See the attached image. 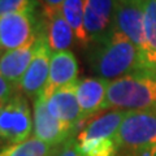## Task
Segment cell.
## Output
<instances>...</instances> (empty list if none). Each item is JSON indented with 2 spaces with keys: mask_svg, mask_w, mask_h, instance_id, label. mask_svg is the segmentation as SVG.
<instances>
[{
  "mask_svg": "<svg viewBox=\"0 0 156 156\" xmlns=\"http://www.w3.org/2000/svg\"><path fill=\"white\" fill-rule=\"evenodd\" d=\"M87 61L95 77L115 81L140 70V55L130 39L119 30L87 47Z\"/></svg>",
  "mask_w": 156,
  "mask_h": 156,
  "instance_id": "1",
  "label": "cell"
},
{
  "mask_svg": "<svg viewBox=\"0 0 156 156\" xmlns=\"http://www.w3.org/2000/svg\"><path fill=\"white\" fill-rule=\"evenodd\" d=\"M128 111L105 109L98 113L76 135V144L82 156H119L121 146L119 130Z\"/></svg>",
  "mask_w": 156,
  "mask_h": 156,
  "instance_id": "2",
  "label": "cell"
},
{
  "mask_svg": "<svg viewBox=\"0 0 156 156\" xmlns=\"http://www.w3.org/2000/svg\"><path fill=\"white\" fill-rule=\"evenodd\" d=\"M105 109H156V76L138 70L109 82L103 111Z\"/></svg>",
  "mask_w": 156,
  "mask_h": 156,
  "instance_id": "3",
  "label": "cell"
},
{
  "mask_svg": "<svg viewBox=\"0 0 156 156\" xmlns=\"http://www.w3.org/2000/svg\"><path fill=\"white\" fill-rule=\"evenodd\" d=\"M34 120L25 95L17 92L0 109V135L7 146L17 144L30 138Z\"/></svg>",
  "mask_w": 156,
  "mask_h": 156,
  "instance_id": "4",
  "label": "cell"
},
{
  "mask_svg": "<svg viewBox=\"0 0 156 156\" xmlns=\"http://www.w3.org/2000/svg\"><path fill=\"white\" fill-rule=\"evenodd\" d=\"M41 34V21L33 12L8 13L0 17L2 53L18 50L35 41Z\"/></svg>",
  "mask_w": 156,
  "mask_h": 156,
  "instance_id": "5",
  "label": "cell"
},
{
  "mask_svg": "<svg viewBox=\"0 0 156 156\" xmlns=\"http://www.w3.org/2000/svg\"><path fill=\"white\" fill-rule=\"evenodd\" d=\"M121 151L156 144V109L129 112L119 130Z\"/></svg>",
  "mask_w": 156,
  "mask_h": 156,
  "instance_id": "6",
  "label": "cell"
},
{
  "mask_svg": "<svg viewBox=\"0 0 156 156\" xmlns=\"http://www.w3.org/2000/svg\"><path fill=\"white\" fill-rule=\"evenodd\" d=\"M34 136H37L44 143L58 147L69 140L72 136H76L80 130L72 125L64 122L55 117L47 108V100L38 96L34 99Z\"/></svg>",
  "mask_w": 156,
  "mask_h": 156,
  "instance_id": "7",
  "label": "cell"
},
{
  "mask_svg": "<svg viewBox=\"0 0 156 156\" xmlns=\"http://www.w3.org/2000/svg\"><path fill=\"white\" fill-rule=\"evenodd\" d=\"M119 0H85V31L89 46L115 30Z\"/></svg>",
  "mask_w": 156,
  "mask_h": 156,
  "instance_id": "8",
  "label": "cell"
},
{
  "mask_svg": "<svg viewBox=\"0 0 156 156\" xmlns=\"http://www.w3.org/2000/svg\"><path fill=\"white\" fill-rule=\"evenodd\" d=\"M51 56L52 52L47 44V41L42 33L41 27V37L38 41L37 52L33 57L31 64L29 65L27 70L23 76L20 90L25 96L37 99L44 90L48 74H50V64H51Z\"/></svg>",
  "mask_w": 156,
  "mask_h": 156,
  "instance_id": "9",
  "label": "cell"
},
{
  "mask_svg": "<svg viewBox=\"0 0 156 156\" xmlns=\"http://www.w3.org/2000/svg\"><path fill=\"white\" fill-rule=\"evenodd\" d=\"M41 27L52 53L69 51L74 44L76 35L62 16L61 8L44 5Z\"/></svg>",
  "mask_w": 156,
  "mask_h": 156,
  "instance_id": "10",
  "label": "cell"
},
{
  "mask_svg": "<svg viewBox=\"0 0 156 156\" xmlns=\"http://www.w3.org/2000/svg\"><path fill=\"white\" fill-rule=\"evenodd\" d=\"M143 23H144V0H119L116 11L115 29L125 34L134 46L138 48L139 55L143 47Z\"/></svg>",
  "mask_w": 156,
  "mask_h": 156,
  "instance_id": "11",
  "label": "cell"
},
{
  "mask_svg": "<svg viewBox=\"0 0 156 156\" xmlns=\"http://www.w3.org/2000/svg\"><path fill=\"white\" fill-rule=\"evenodd\" d=\"M78 76V64L72 51L56 52L51 56L50 74L44 90L39 95L44 100H48L57 90L65 86L76 83Z\"/></svg>",
  "mask_w": 156,
  "mask_h": 156,
  "instance_id": "12",
  "label": "cell"
},
{
  "mask_svg": "<svg viewBox=\"0 0 156 156\" xmlns=\"http://www.w3.org/2000/svg\"><path fill=\"white\" fill-rule=\"evenodd\" d=\"M109 81L99 77H83L77 81V100L85 121L103 111Z\"/></svg>",
  "mask_w": 156,
  "mask_h": 156,
  "instance_id": "13",
  "label": "cell"
},
{
  "mask_svg": "<svg viewBox=\"0 0 156 156\" xmlns=\"http://www.w3.org/2000/svg\"><path fill=\"white\" fill-rule=\"evenodd\" d=\"M76 83L57 90L47 100V108L58 120L72 125L77 130H81V125L85 122V120L77 100Z\"/></svg>",
  "mask_w": 156,
  "mask_h": 156,
  "instance_id": "14",
  "label": "cell"
},
{
  "mask_svg": "<svg viewBox=\"0 0 156 156\" xmlns=\"http://www.w3.org/2000/svg\"><path fill=\"white\" fill-rule=\"evenodd\" d=\"M41 37V34H39ZM39 37L35 41L30 42L29 44L23 46L18 50L9 51L2 53V60H0V74L7 81H9L14 86L20 89L21 81L27 70L29 65L31 64L33 57L37 52Z\"/></svg>",
  "mask_w": 156,
  "mask_h": 156,
  "instance_id": "15",
  "label": "cell"
},
{
  "mask_svg": "<svg viewBox=\"0 0 156 156\" xmlns=\"http://www.w3.org/2000/svg\"><path fill=\"white\" fill-rule=\"evenodd\" d=\"M140 70L156 76V0H144L143 47Z\"/></svg>",
  "mask_w": 156,
  "mask_h": 156,
  "instance_id": "16",
  "label": "cell"
},
{
  "mask_svg": "<svg viewBox=\"0 0 156 156\" xmlns=\"http://www.w3.org/2000/svg\"><path fill=\"white\" fill-rule=\"evenodd\" d=\"M61 12L74 33L76 42L82 48H87L89 41L85 31V0H65L61 5Z\"/></svg>",
  "mask_w": 156,
  "mask_h": 156,
  "instance_id": "17",
  "label": "cell"
},
{
  "mask_svg": "<svg viewBox=\"0 0 156 156\" xmlns=\"http://www.w3.org/2000/svg\"><path fill=\"white\" fill-rule=\"evenodd\" d=\"M58 147H52L37 136H30L21 143L3 147L0 156H52L57 152Z\"/></svg>",
  "mask_w": 156,
  "mask_h": 156,
  "instance_id": "18",
  "label": "cell"
},
{
  "mask_svg": "<svg viewBox=\"0 0 156 156\" xmlns=\"http://www.w3.org/2000/svg\"><path fill=\"white\" fill-rule=\"evenodd\" d=\"M37 0H0V16L8 13L35 12Z\"/></svg>",
  "mask_w": 156,
  "mask_h": 156,
  "instance_id": "19",
  "label": "cell"
},
{
  "mask_svg": "<svg viewBox=\"0 0 156 156\" xmlns=\"http://www.w3.org/2000/svg\"><path fill=\"white\" fill-rule=\"evenodd\" d=\"M18 91L20 89L17 86H14L9 81H7L4 77H0V100H2V105L8 103Z\"/></svg>",
  "mask_w": 156,
  "mask_h": 156,
  "instance_id": "20",
  "label": "cell"
},
{
  "mask_svg": "<svg viewBox=\"0 0 156 156\" xmlns=\"http://www.w3.org/2000/svg\"><path fill=\"white\" fill-rule=\"evenodd\" d=\"M56 156H82L77 148L76 136H72L69 140H66L64 144H61L60 147H58Z\"/></svg>",
  "mask_w": 156,
  "mask_h": 156,
  "instance_id": "21",
  "label": "cell"
},
{
  "mask_svg": "<svg viewBox=\"0 0 156 156\" xmlns=\"http://www.w3.org/2000/svg\"><path fill=\"white\" fill-rule=\"evenodd\" d=\"M124 156H156V144L143 146L138 148L122 150Z\"/></svg>",
  "mask_w": 156,
  "mask_h": 156,
  "instance_id": "22",
  "label": "cell"
},
{
  "mask_svg": "<svg viewBox=\"0 0 156 156\" xmlns=\"http://www.w3.org/2000/svg\"><path fill=\"white\" fill-rule=\"evenodd\" d=\"M47 7H52V8H61L62 3L65 0H43Z\"/></svg>",
  "mask_w": 156,
  "mask_h": 156,
  "instance_id": "23",
  "label": "cell"
},
{
  "mask_svg": "<svg viewBox=\"0 0 156 156\" xmlns=\"http://www.w3.org/2000/svg\"><path fill=\"white\" fill-rule=\"evenodd\" d=\"M134 2H142V0H134Z\"/></svg>",
  "mask_w": 156,
  "mask_h": 156,
  "instance_id": "24",
  "label": "cell"
},
{
  "mask_svg": "<svg viewBox=\"0 0 156 156\" xmlns=\"http://www.w3.org/2000/svg\"><path fill=\"white\" fill-rule=\"evenodd\" d=\"M57 151H58V150H57ZM56 154H57V152H56ZM56 154H55V155H52V156H56Z\"/></svg>",
  "mask_w": 156,
  "mask_h": 156,
  "instance_id": "25",
  "label": "cell"
}]
</instances>
